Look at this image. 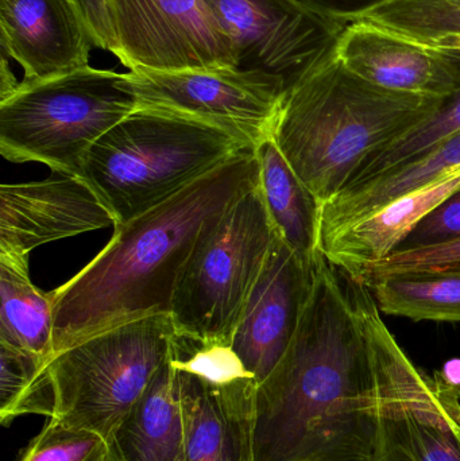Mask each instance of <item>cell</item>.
Wrapping results in <instances>:
<instances>
[{"label": "cell", "instance_id": "5b68a950", "mask_svg": "<svg viewBox=\"0 0 460 461\" xmlns=\"http://www.w3.org/2000/svg\"><path fill=\"white\" fill-rule=\"evenodd\" d=\"M135 110L127 73L86 67L22 80L0 99V154L14 164L40 162L78 177L92 146Z\"/></svg>", "mask_w": 460, "mask_h": 461}, {"label": "cell", "instance_id": "cb8c5ba5", "mask_svg": "<svg viewBox=\"0 0 460 461\" xmlns=\"http://www.w3.org/2000/svg\"><path fill=\"white\" fill-rule=\"evenodd\" d=\"M460 134V91L448 97L439 110L419 126L392 140L369 157L345 186L358 185L396 169L428 153L446 140ZM343 188V189H345Z\"/></svg>", "mask_w": 460, "mask_h": 461}, {"label": "cell", "instance_id": "8fae6325", "mask_svg": "<svg viewBox=\"0 0 460 461\" xmlns=\"http://www.w3.org/2000/svg\"><path fill=\"white\" fill-rule=\"evenodd\" d=\"M231 38L237 69L280 78L285 91L339 34L294 0H205Z\"/></svg>", "mask_w": 460, "mask_h": 461}, {"label": "cell", "instance_id": "d4e9b609", "mask_svg": "<svg viewBox=\"0 0 460 461\" xmlns=\"http://www.w3.org/2000/svg\"><path fill=\"white\" fill-rule=\"evenodd\" d=\"M18 461H121L113 441L48 419Z\"/></svg>", "mask_w": 460, "mask_h": 461}, {"label": "cell", "instance_id": "7a4b0ae2", "mask_svg": "<svg viewBox=\"0 0 460 461\" xmlns=\"http://www.w3.org/2000/svg\"><path fill=\"white\" fill-rule=\"evenodd\" d=\"M258 184L256 149H248L164 204L113 227L96 258L51 292L53 357L126 322L170 314L181 273L200 239Z\"/></svg>", "mask_w": 460, "mask_h": 461}, {"label": "cell", "instance_id": "83f0119b", "mask_svg": "<svg viewBox=\"0 0 460 461\" xmlns=\"http://www.w3.org/2000/svg\"><path fill=\"white\" fill-rule=\"evenodd\" d=\"M75 2L91 27L97 48L111 51L115 56L118 51V43H116L115 30H113L111 0H75Z\"/></svg>", "mask_w": 460, "mask_h": 461}, {"label": "cell", "instance_id": "7c38bea8", "mask_svg": "<svg viewBox=\"0 0 460 461\" xmlns=\"http://www.w3.org/2000/svg\"><path fill=\"white\" fill-rule=\"evenodd\" d=\"M113 224L110 211L77 176L0 186V254L30 257L43 244Z\"/></svg>", "mask_w": 460, "mask_h": 461}, {"label": "cell", "instance_id": "277c9868", "mask_svg": "<svg viewBox=\"0 0 460 461\" xmlns=\"http://www.w3.org/2000/svg\"><path fill=\"white\" fill-rule=\"evenodd\" d=\"M254 149L218 127L137 108L86 153L80 176L123 226Z\"/></svg>", "mask_w": 460, "mask_h": 461}, {"label": "cell", "instance_id": "ffe728a7", "mask_svg": "<svg viewBox=\"0 0 460 461\" xmlns=\"http://www.w3.org/2000/svg\"><path fill=\"white\" fill-rule=\"evenodd\" d=\"M460 170V134L419 158L358 185L342 189L321 205L320 232L362 216Z\"/></svg>", "mask_w": 460, "mask_h": 461}, {"label": "cell", "instance_id": "7402d4cb", "mask_svg": "<svg viewBox=\"0 0 460 461\" xmlns=\"http://www.w3.org/2000/svg\"><path fill=\"white\" fill-rule=\"evenodd\" d=\"M388 316L413 321L460 322V273L396 274L365 282Z\"/></svg>", "mask_w": 460, "mask_h": 461}, {"label": "cell", "instance_id": "2e32d148", "mask_svg": "<svg viewBox=\"0 0 460 461\" xmlns=\"http://www.w3.org/2000/svg\"><path fill=\"white\" fill-rule=\"evenodd\" d=\"M460 191V170L415 189L369 215L321 230V254L354 278L393 254L412 230Z\"/></svg>", "mask_w": 460, "mask_h": 461}, {"label": "cell", "instance_id": "f1b7e54d", "mask_svg": "<svg viewBox=\"0 0 460 461\" xmlns=\"http://www.w3.org/2000/svg\"><path fill=\"white\" fill-rule=\"evenodd\" d=\"M410 42L416 43V45L419 46H423V48L429 49V50L445 54V56H448L450 59H453L460 67V34L439 35V37L410 41Z\"/></svg>", "mask_w": 460, "mask_h": 461}, {"label": "cell", "instance_id": "6da1fadb", "mask_svg": "<svg viewBox=\"0 0 460 461\" xmlns=\"http://www.w3.org/2000/svg\"><path fill=\"white\" fill-rule=\"evenodd\" d=\"M443 387L397 343L369 287L319 251L293 339L257 389L253 461H374L383 417Z\"/></svg>", "mask_w": 460, "mask_h": 461}, {"label": "cell", "instance_id": "3957f363", "mask_svg": "<svg viewBox=\"0 0 460 461\" xmlns=\"http://www.w3.org/2000/svg\"><path fill=\"white\" fill-rule=\"evenodd\" d=\"M332 43L286 88L272 134L321 205L372 154L423 123L447 100L366 83L343 68Z\"/></svg>", "mask_w": 460, "mask_h": 461}, {"label": "cell", "instance_id": "484cf974", "mask_svg": "<svg viewBox=\"0 0 460 461\" xmlns=\"http://www.w3.org/2000/svg\"><path fill=\"white\" fill-rule=\"evenodd\" d=\"M460 273V238L428 246L400 247L383 262L370 266L356 279L365 282L396 274Z\"/></svg>", "mask_w": 460, "mask_h": 461}, {"label": "cell", "instance_id": "4fadbf2b", "mask_svg": "<svg viewBox=\"0 0 460 461\" xmlns=\"http://www.w3.org/2000/svg\"><path fill=\"white\" fill-rule=\"evenodd\" d=\"M312 263L304 262L275 236L231 343L258 384L275 370L293 339L310 294Z\"/></svg>", "mask_w": 460, "mask_h": 461}, {"label": "cell", "instance_id": "d6986e66", "mask_svg": "<svg viewBox=\"0 0 460 461\" xmlns=\"http://www.w3.org/2000/svg\"><path fill=\"white\" fill-rule=\"evenodd\" d=\"M259 188L278 238L304 262L312 263L320 240L321 203L292 169L273 137L256 148Z\"/></svg>", "mask_w": 460, "mask_h": 461}, {"label": "cell", "instance_id": "44dd1931", "mask_svg": "<svg viewBox=\"0 0 460 461\" xmlns=\"http://www.w3.org/2000/svg\"><path fill=\"white\" fill-rule=\"evenodd\" d=\"M0 343L53 357V297L32 284L29 257L0 254Z\"/></svg>", "mask_w": 460, "mask_h": 461}, {"label": "cell", "instance_id": "52a82bcc", "mask_svg": "<svg viewBox=\"0 0 460 461\" xmlns=\"http://www.w3.org/2000/svg\"><path fill=\"white\" fill-rule=\"evenodd\" d=\"M275 236L258 184L194 247L173 297L170 317L176 335L231 346Z\"/></svg>", "mask_w": 460, "mask_h": 461}, {"label": "cell", "instance_id": "5bb4252c", "mask_svg": "<svg viewBox=\"0 0 460 461\" xmlns=\"http://www.w3.org/2000/svg\"><path fill=\"white\" fill-rule=\"evenodd\" d=\"M0 46L40 81L89 67L97 43L75 0H0Z\"/></svg>", "mask_w": 460, "mask_h": 461}, {"label": "cell", "instance_id": "ba28073f", "mask_svg": "<svg viewBox=\"0 0 460 461\" xmlns=\"http://www.w3.org/2000/svg\"><path fill=\"white\" fill-rule=\"evenodd\" d=\"M186 461H253L258 382L231 346L175 335Z\"/></svg>", "mask_w": 460, "mask_h": 461}, {"label": "cell", "instance_id": "9c48e42d", "mask_svg": "<svg viewBox=\"0 0 460 461\" xmlns=\"http://www.w3.org/2000/svg\"><path fill=\"white\" fill-rule=\"evenodd\" d=\"M137 108L162 111L218 127L254 149L272 137L285 94L280 78L237 68L127 72Z\"/></svg>", "mask_w": 460, "mask_h": 461}, {"label": "cell", "instance_id": "8992f818", "mask_svg": "<svg viewBox=\"0 0 460 461\" xmlns=\"http://www.w3.org/2000/svg\"><path fill=\"white\" fill-rule=\"evenodd\" d=\"M176 330L170 314H156L104 330L54 355L50 419L113 441L124 417L169 359Z\"/></svg>", "mask_w": 460, "mask_h": 461}, {"label": "cell", "instance_id": "30bf717a", "mask_svg": "<svg viewBox=\"0 0 460 461\" xmlns=\"http://www.w3.org/2000/svg\"><path fill=\"white\" fill-rule=\"evenodd\" d=\"M118 51L129 70L237 68L231 38L205 0H111Z\"/></svg>", "mask_w": 460, "mask_h": 461}, {"label": "cell", "instance_id": "9a60e30c", "mask_svg": "<svg viewBox=\"0 0 460 461\" xmlns=\"http://www.w3.org/2000/svg\"><path fill=\"white\" fill-rule=\"evenodd\" d=\"M332 49L348 72L388 91L443 100L460 91L453 59L364 22L346 23Z\"/></svg>", "mask_w": 460, "mask_h": 461}, {"label": "cell", "instance_id": "e0dca14e", "mask_svg": "<svg viewBox=\"0 0 460 461\" xmlns=\"http://www.w3.org/2000/svg\"><path fill=\"white\" fill-rule=\"evenodd\" d=\"M374 461H460L458 393L445 384L435 397L389 411Z\"/></svg>", "mask_w": 460, "mask_h": 461}, {"label": "cell", "instance_id": "ac0fdd59", "mask_svg": "<svg viewBox=\"0 0 460 461\" xmlns=\"http://www.w3.org/2000/svg\"><path fill=\"white\" fill-rule=\"evenodd\" d=\"M113 444L121 461H186L180 386L172 357L124 417Z\"/></svg>", "mask_w": 460, "mask_h": 461}, {"label": "cell", "instance_id": "4dcf8cb0", "mask_svg": "<svg viewBox=\"0 0 460 461\" xmlns=\"http://www.w3.org/2000/svg\"><path fill=\"white\" fill-rule=\"evenodd\" d=\"M442 381L460 395V359H451L437 371Z\"/></svg>", "mask_w": 460, "mask_h": 461}, {"label": "cell", "instance_id": "603a6c76", "mask_svg": "<svg viewBox=\"0 0 460 461\" xmlns=\"http://www.w3.org/2000/svg\"><path fill=\"white\" fill-rule=\"evenodd\" d=\"M46 360L38 355L0 343V422L8 427L26 414L50 419L53 387Z\"/></svg>", "mask_w": 460, "mask_h": 461}, {"label": "cell", "instance_id": "4316f807", "mask_svg": "<svg viewBox=\"0 0 460 461\" xmlns=\"http://www.w3.org/2000/svg\"><path fill=\"white\" fill-rule=\"evenodd\" d=\"M460 238V191L426 216L401 247L428 246ZM400 249V247H399Z\"/></svg>", "mask_w": 460, "mask_h": 461}, {"label": "cell", "instance_id": "f546056e", "mask_svg": "<svg viewBox=\"0 0 460 461\" xmlns=\"http://www.w3.org/2000/svg\"><path fill=\"white\" fill-rule=\"evenodd\" d=\"M294 2L302 5V8H305V10L310 11L313 15L319 16L323 21L339 27L340 30L343 29V27H340L339 24L332 21V14L335 11L332 0H294Z\"/></svg>", "mask_w": 460, "mask_h": 461}]
</instances>
